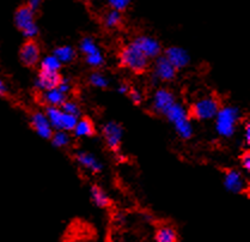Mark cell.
<instances>
[{"mask_svg": "<svg viewBox=\"0 0 250 242\" xmlns=\"http://www.w3.org/2000/svg\"><path fill=\"white\" fill-rule=\"evenodd\" d=\"M119 67L129 71L135 76H143L150 71L151 61L132 42L124 44L118 53Z\"/></svg>", "mask_w": 250, "mask_h": 242, "instance_id": "obj_1", "label": "cell"}, {"mask_svg": "<svg viewBox=\"0 0 250 242\" xmlns=\"http://www.w3.org/2000/svg\"><path fill=\"white\" fill-rule=\"evenodd\" d=\"M242 110L233 105H222L214 118V129L219 137L230 139L242 121Z\"/></svg>", "mask_w": 250, "mask_h": 242, "instance_id": "obj_2", "label": "cell"}, {"mask_svg": "<svg viewBox=\"0 0 250 242\" xmlns=\"http://www.w3.org/2000/svg\"><path fill=\"white\" fill-rule=\"evenodd\" d=\"M220 106H222V102L215 95H203V96L194 100L188 106V115H189L191 121L214 120Z\"/></svg>", "mask_w": 250, "mask_h": 242, "instance_id": "obj_3", "label": "cell"}, {"mask_svg": "<svg viewBox=\"0 0 250 242\" xmlns=\"http://www.w3.org/2000/svg\"><path fill=\"white\" fill-rule=\"evenodd\" d=\"M15 26L28 39H36L39 35V26L36 24V13H34L26 4H22L13 13Z\"/></svg>", "mask_w": 250, "mask_h": 242, "instance_id": "obj_4", "label": "cell"}, {"mask_svg": "<svg viewBox=\"0 0 250 242\" xmlns=\"http://www.w3.org/2000/svg\"><path fill=\"white\" fill-rule=\"evenodd\" d=\"M176 101V95L171 89L167 87H158L156 88L151 97L148 110L156 116H164Z\"/></svg>", "mask_w": 250, "mask_h": 242, "instance_id": "obj_5", "label": "cell"}, {"mask_svg": "<svg viewBox=\"0 0 250 242\" xmlns=\"http://www.w3.org/2000/svg\"><path fill=\"white\" fill-rule=\"evenodd\" d=\"M124 133V126L115 120L107 121L101 127V134H102L105 148L115 155L121 153Z\"/></svg>", "mask_w": 250, "mask_h": 242, "instance_id": "obj_6", "label": "cell"}, {"mask_svg": "<svg viewBox=\"0 0 250 242\" xmlns=\"http://www.w3.org/2000/svg\"><path fill=\"white\" fill-rule=\"evenodd\" d=\"M44 114H46L53 131H65L71 133L78 121V118L63 113L61 108L57 107L44 108Z\"/></svg>", "mask_w": 250, "mask_h": 242, "instance_id": "obj_7", "label": "cell"}, {"mask_svg": "<svg viewBox=\"0 0 250 242\" xmlns=\"http://www.w3.org/2000/svg\"><path fill=\"white\" fill-rule=\"evenodd\" d=\"M223 183L227 191L233 194H246L249 190L246 175L237 168L223 169Z\"/></svg>", "mask_w": 250, "mask_h": 242, "instance_id": "obj_8", "label": "cell"}, {"mask_svg": "<svg viewBox=\"0 0 250 242\" xmlns=\"http://www.w3.org/2000/svg\"><path fill=\"white\" fill-rule=\"evenodd\" d=\"M132 44L137 47L140 52L152 63L156 58L163 54V46L161 41L155 36L147 35V34H140L132 40Z\"/></svg>", "mask_w": 250, "mask_h": 242, "instance_id": "obj_9", "label": "cell"}, {"mask_svg": "<svg viewBox=\"0 0 250 242\" xmlns=\"http://www.w3.org/2000/svg\"><path fill=\"white\" fill-rule=\"evenodd\" d=\"M41 53V46L37 42V40L28 39L21 46L20 52H18V57H20L21 63H22L24 67L34 70V68L37 67V65H40Z\"/></svg>", "mask_w": 250, "mask_h": 242, "instance_id": "obj_10", "label": "cell"}, {"mask_svg": "<svg viewBox=\"0 0 250 242\" xmlns=\"http://www.w3.org/2000/svg\"><path fill=\"white\" fill-rule=\"evenodd\" d=\"M151 74L159 83H171L176 79L177 70L167 61L163 54L151 63Z\"/></svg>", "mask_w": 250, "mask_h": 242, "instance_id": "obj_11", "label": "cell"}, {"mask_svg": "<svg viewBox=\"0 0 250 242\" xmlns=\"http://www.w3.org/2000/svg\"><path fill=\"white\" fill-rule=\"evenodd\" d=\"M163 55L167 58V61L177 70H185L190 65L191 57L187 49L180 46H170L163 49Z\"/></svg>", "mask_w": 250, "mask_h": 242, "instance_id": "obj_12", "label": "cell"}, {"mask_svg": "<svg viewBox=\"0 0 250 242\" xmlns=\"http://www.w3.org/2000/svg\"><path fill=\"white\" fill-rule=\"evenodd\" d=\"M29 124L30 127L43 139L49 140L53 135V129L50 127L46 114L42 110H34L29 115Z\"/></svg>", "mask_w": 250, "mask_h": 242, "instance_id": "obj_13", "label": "cell"}, {"mask_svg": "<svg viewBox=\"0 0 250 242\" xmlns=\"http://www.w3.org/2000/svg\"><path fill=\"white\" fill-rule=\"evenodd\" d=\"M74 161L78 163L81 168H83L85 172H89L90 174H100L103 172V164L94 154L89 153V151L78 150L74 154Z\"/></svg>", "mask_w": 250, "mask_h": 242, "instance_id": "obj_14", "label": "cell"}, {"mask_svg": "<svg viewBox=\"0 0 250 242\" xmlns=\"http://www.w3.org/2000/svg\"><path fill=\"white\" fill-rule=\"evenodd\" d=\"M63 77L61 73L46 72L39 70L35 81V91H50L59 88Z\"/></svg>", "mask_w": 250, "mask_h": 242, "instance_id": "obj_15", "label": "cell"}, {"mask_svg": "<svg viewBox=\"0 0 250 242\" xmlns=\"http://www.w3.org/2000/svg\"><path fill=\"white\" fill-rule=\"evenodd\" d=\"M98 131L94 119L90 115L83 114L77 121L76 127L72 131V137L81 139V138H94L97 135Z\"/></svg>", "mask_w": 250, "mask_h": 242, "instance_id": "obj_16", "label": "cell"}, {"mask_svg": "<svg viewBox=\"0 0 250 242\" xmlns=\"http://www.w3.org/2000/svg\"><path fill=\"white\" fill-rule=\"evenodd\" d=\"M36 92V102L47 107H57L60 108L66 101L68 100L67 95L62 94L58 89L50 90V91H35Z\"/></svg>", "mask_w": 250, "mask_h": 242, "instance_id": "obj_17", "label": "cell"}, {"mask_svg": "<svg viewBox=\"0 0 250 242\" xmlns=\"http://www.w3.org/2000/svg\"><path fill=\"white\" fill-rule=\"evenodd\" d=\"M90 199H91L92 204L98 209H109L113 205V199L110 198L107 191L98 183H94L90 187Z\"/></svg>", "mask_w": 250, "mask_h": 242, "instance_id": "obj_18", "label": "cell"}, {"mask_svg": "<svg viewBox=\"0 0 250 242\" xmlns=\"http://www.w3.org/2000/svg\"><path fill=\"white\" fill-rule=\"evenodd\" d=\"M171 125L174 127L175 133H176V135L181 140L187 142V140H190L194 137L193 121L190 120L189 115L179 119V120L172 122Z\"/></svg>", "mask_w": 250, "mask_h": 242, "instance_id": "obj_19", "label": "cell"}, {"mask_svg": "<svg viewBox=\"0 0 250 242\" xmlns=\"http://www.w3.org/2000/svg\"><path fill=\"white\" fill-rule=\"evenodd\" d=\"M155 242H180L176 228L171 224H161L155 230Z\"/></svg>", "mask_w": 250, "mask_h": 242, "instance_id": "obj_20", "label": "cell"}, {"mask_svg": "<svg viewBox=\"0 0 250 242\" xmlns=\"http://www.w3.org/2000/svg\"><path fill=\"white\" fill-rule=\"evenodd\" d=\"M78 50L71 44H62L53 50V55L60 61L61 65H70L78 58Z\"/></svg>", "mask_w": 250, "mask_h": 242, "instance_id": "obj_21", "label": "cell"}, {"mask_svg": "<svg viewBox=\"0 0 250 242\" xmlns=\"http://www.w3.org/2000/svg\"><path fill=\"white\" fill-rule=\"evenodd\" d=\"M78 53H81L83 55V58L89 57V55H94L96 53L102 52L100 44H97V41L90 35H85L79 40L78 42Z\"/></svg>", "mask_w": 250, "mask_h": 242, "instance_id": "obj_22", "label": "cell"}, {"mask_svg": "<svg viewBox=\"0 0 250 242\" xmlns=\"http://www.w3.org/2000/svg\"><path fill=\"white\" fill-rule=\"evenodd\" d=\"M86 83L95 89L104 90L108 89L110 85V78L102 70H92L87 74Z\"/></svg>", "mask_w": 250, "mask_h": 242, "instance_id": "obj_23", "label": "cell"}, {"mask_svg": "<svg viewBox=\"0 0 250 242\" xmlns=\"http://www.w3.org/2000/svg\"><path fill=\"white\" fill-rule=\"evenodd\" d=\"M102 25L107 30H118L124 25V15L114 10H108L107 12L103 13Z\"/></svg>", "mask_w": 250, "mask_h": 242, "instance_id": "obj_24", "label": "cell"}, {"mask_svg": "<svg viewBox=\"0 0 250 242\" xmlns=\"http://www.w3.org/2000/svg\"><path fill=\"white\" fill-rule=\"evenodd\" d=\"M72 134L65 131H54L53 132L52 138H50V143L54 148L58 149H65L68 148L72 144Z\"/></svg>", "mask_w": 250, "mask_h": 242, "instance_id": "obj_25", "label": "cell"}, {"mask_svg": "<svg viewBox=\"0 0 250 242\" xmlns=\"http://www.w3.org/2000/svg\"><path fill=\"white\" fill-rule=\"evenodd\" d=\"M61 68H62V65H61L60 61L58 60L53 54L42 58L41 61H40V70L41 71L60 73Z\"/></svg>", "mask_w": 250, "mask_h": 242, "instance_id": "obj_26", "label": "cell"}, {"mask_svg": "<svg viewBox=\"0 0 250 242\" xmlns=\"http://www.w3.org/2000/svg\"><path fill=\"white\" fill-rule=\"evenodd\" d=\"M60 108L63 113L70 114V115L76 116V118H81V116L83 115V110H82L81 105H79L76 100H71V98H68V100L66 101Z\"/></svg>", "mask_w": 250, "mask_h": 242, "instance_id": "obj_27", "label": "cell"}, {"mask_svg": "<svg viewBox=\"0 0 250 242\" xmlns=\"http://www.w3.org/2000/svg\"><path fill=\"white\" fill-rule=\"evenodd\" d=\"M107 6L109 10H114V11L124 15L132 6V1L129 0H109L107 1Z\"/></svg>", "mask_w": 250, "mask_h": 242, "instance_id": "obj_28", "label": "cell"}, {"mask_svg": "<svg viewBox=\"0 0 250 242\" xmlns=\"http://www.w3.org/2000/svg\"><path fill=\"white\" fill-rule=\"evenodd\" d=\"M127 96H128L129 100H131V102L134 106H142L143 103L145 102V97H144L142 90L138 89L137 87H133V85L131 87V89H129Z\"/></svg>", "mask_w": 250, "mask_h": 242, "instance_id": "obj_29", "label": "cell"}, {"mask_svg": "<svg viewBox=\"0 0 250 242\" xmlns=\"http://www.w3.org/2000/svg\"><path fill=\"white\" fill-rule=\"evenodd\" d=\"M239 163H241L242 169L246 173L250 172V151L249 149H244L239 155Z\"/></svg>", "mask_w": 250, "mask_h": 242, "instance_id": "obj_30", "label": "cell"}, {"mask_svg": "<svg viewBox=\"0 0 250 242\" xmlns=\"http://www.w3.org/2000/svg\"><path fill=\"white\" fill-rule=\"evenodd\" d=\"M0 98H10L9 88H7L6 83H5L1 73H0Z\"/></svg>", "mask_w": 250, "mask_h": 242, "instance_id": "obj_31", "label": "cell"}, {"mask_svg": "<svg viewBox=\"0 0 250 242\" xmlns=\"http://www.w3.org/2000/svg\"><path fill=\"white\" fill-rule=\"evenodd\" d=\"M131 87H132V85L129 84L128 82H121V83L118 85V89H116V90H118L119 94L127 95V94H128L129 89H131Z\"/></svg>", "mask_w": 250, "mask_h": 242, "instance_id": "obj_32", "label": "cell"}, {"mask_svg": "<svg viewBox=\"0 0 250 242\" xmlns=\"http://www.w3.org/2000/svg\"><path fill=\"white\" fill-rule=\"evenodd\" d=\"M26 5H28L29 9H30L34 13H37L40 7H41L42 1H40V0H30V1L26 2Z\"/></svg>", "mask_w": 250, "mask_h": 242, "instance_id": "obj_33", "label": "cell"}, {"mask_svg": "<svg viewBox=\"0 0 250 242\" xmlns=\"http://www.w3.org/2000/svg\"><path fill=\"white\" fill-rule=\"evenodd\" d=\"M244 143H246V145L249 148V144H250V124L249 121H246L244 122Z\"/></svg>", "mask_w": 250, "mask_h": 242, "instance_id": "obj_34", "label": "cell"}, {"mask_svg": "<svg viewBox=\"0 0 250 242\" xmlns=\"http://www.w3.org/2000/svg\"><path fill=\"white\" fill-rule=\"evenodd\" d=\"M121 242H127V241H121Z\"/></svg>", "mask_w": 250, "mask_h": 242, "instance_id": "obj_35", "label": "cell"}]
</instances>
